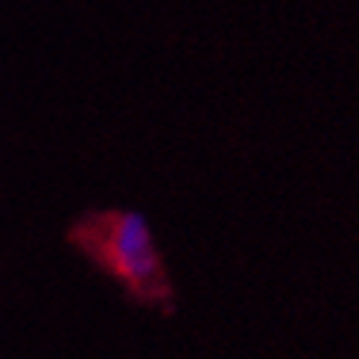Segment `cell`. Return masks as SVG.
I'll list each match as a JSON object with an SVG mask.
<instances>
[{
	"instance_id": "cell-1",
	"label": "cell",
	"mask_w": 359,
	"mask_h": 359,
	"mask_svg": "<svg viewBox=\"0 0 359 359\" xmlns=\"http://www.w3.org/2000/svg\"><path fill=\"white\" fill-rule=\"evenodd\" d=\"M74 240L88 257L111 272L137 301L170 310L172 286L161 255L155 248L152 231L140 213L132 210H102L85 217L74 231Z\"/></svg>"
}]
</instances>
